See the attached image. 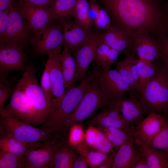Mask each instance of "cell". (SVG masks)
Here are the masks:
<instances>
[{"mask_svg":"<svg viewBox=\"0 0 168 168\" xmlns=\"http://www.w3.org/2000/svg\"><path fill=\"white\" fill-rule=\"evenodd\" d=\"M138 98L145 114L159 112L168 114V70L161 64Z\"/></svg>","mask_w":168,"mask_h":168,"instance_id":"7a4b0ae2","label":"cell"},{"mask_svg":"<svg viewBox=\"0 0 168 168\" xmlns=\"http://www.w3.org/2000/svg\"><path fill=\"white\" fill-rule=\"evenodd\" d=\"M79 0H54L49 7L52 20L61 21L73 16Z\"/></svg>","mask_w":168,"mask_h":168,"instance_id":"484cf974","label":"cell"},{"mask_svg":"<svg viewBox=\"0 0 168 168\" xmlns=\"http://www.w3.org/2000/svg\"><path fill=\"white\" fill-rule=\"evenodd\" d=\"M0 151L22 156L25 155L31 143L22 142L12 135L0 130Z\"/></svg>","mask_w":168,"mask_h":168,"instance_id":"4316f807","label":"cell"},{"mask_svg":"<svg viewBox=\"0 0 168 168\" xmlns=\"http://www.w3.org/2000/svg\"><path fill=\"white\" fill-rule=\"evenodd\" d=\"M133 168H148L146 158L141 155L140 158L133 166Z\"/></svg>","mask_w":168,"mask_h":168,"instance_id":"c3c4849f","label":"cell"},{"mask_svg":"<svg viewBox=\"0 0 168 168\" xmlns=\"http://www.w3.org/2000/svg\"><path fill=\"white\" fill-rule=\"evenodd\" d=\"M101 41L121 53L124 51L125 55L132 51L133 39L115 26L111 25L102 34Z\"/></svg>","mask_w":168,"mask_h":168,"instance_id":"ffe728a7","label":"cell"},{"mask_svg":"<svg viewBox=\"0 0 168 168\" xmlns=\"http://www.w3.org/2000/svg\"><path fill=\"white\" fill-rule=\"evenodd\" d=\"M40 86L47 101L51 105L52 94V86L49 65L47 62L45 64L41 77Z\"/></svg>","mask_w":168,"mask_h":168,"instance_id":"74e56055","label":"cell"},{"mask_svg":"<svg viewBox=\"0 0 168 168\" xmlns=\"http://www.w3.org/2000/svg\"><path fill=\"white\" fill-rule=\"evenodd\" d=\"M157 40L161 48L160 57L161 64L168 70V35L165 32L158 38Z\"/></svg>","mask_w":168,"mask_h":168,"instance_id":"60d3db41","label":"cell"},{"mask_svg":"<svg viewBox=\"0 0 168 168\" xmlns=\"http://www.w3.org/2000/svg\"><path fill=\"white\" fill-rule=\"evenodd\" d=\"M165 121V117L157 113L149 114L135 127L132 134L134 142L140 146L151 145L153 139L162 128Z\"/></svg>","mask_w":168,"mask_h":168,"instance_id":"5bb4252c","label":"cell"},{"mask_svg":"<svg viewBox=\"0 0 168 168\" xmlns=\"http://www.w3.org/2000/svg\"><path fill=\"white\" fill-rule=\"evenodd\" d=\"M96 74V69L93 66L91 71L78 85L66 90L59 106L51 113L40 128L48 129L62 128L80 103Z\"/></svg>","mask_w":168,"mask_h":168,"instance_id":"3957f363","label":"cell"},{"mask_svg":"<svg viewBox=\"0 0 168 168\" xmlns=\"http://www.w3.org/2000/svg\"><path fill=\"white\" fill-rule=\"evenodd\" d=\"M129 96H124L116 100L120 105V111L129 126L137 125L143 119L145 114L143 106L135 93L132 92Z\"/></svg>","mask_w":168,"mask_h":168,"instance_id":"d6986e66","label":"cell"},{"mask_svg":"<svg viewBox=\"0 0 168 168\" xmlns=\"http://www.w3.org/2000/svg\"><path fill=\"white\" fill-rule=\"evenodd\" d=\"M110 48L107 44L100 41L96 49L93 60L97 64V66L101 67L104 66Z\"/></svg>","mask_w":168,"mask_h":168,"instance_id":"f35d334b","label":"cell"},{"mask_svg":"<svg viewBox=\"0 0 168 168\" xmlns=\"http://www.w3.org/2000/svg\"><path fill=\"white\" fill-rule=\"evenodd\" d=\"M167 8H166V13H165L166 15V17L168 21V0H167Z\"/></svg>","mask_w":168,"mask_h":168,"instance_id":"f907efd6","label":"cell"},{"mask_svg":"<svg viewBox=\"0 0 168 168\" xmlns=\"http://www.w3.org/2000/svg\"><path fill=\"white\" fill-rule=\"evenodd\" d=\"M102 34L97 31H90L86 40L80 47L74 50L73 58L76 70L74 83L86 77L88 68L93 61L96 49L101 40Z\"/></svg>","mask_w":168,"mask_h":168,"instance_id":"30bf717a","label":"cell"},{"mask_svg":"<svg viewBox=\"0 0 168 168\" xmlns=\"http://www.w3.org/2000/svg\"><path fill=\"white\" fill-rule=\"evenodd\" d=\"M61 49L50 51L47 54L46 62L49 65L52 90L51 113L59 106L66 93L61 67Z\"/></svg>","mask_w":168,"mask_h":168,"instance_id":"8fae6325","label":"cell"},{"mask_svg":"<svg viewBox=\"0 0 168 168\" xmlns=\"http://www.w3.org/2000/svg\"><path fill=\"white\" fill-rule=\"evenodd\" d=\"M88 166L86 159L80 155L75 159L73 165V168H87Z\"/></svg>","mask_w":168,"mask_h":168,"instance_id":"7dc6e473","label":"cell"},{"mask_svg":"<svg viewBox=\"0 0 168 168\" xmlns=\"http://www.w3.org/2000/svg\"><path fill=\"white\" fill-rule=\"evenodd\" d=\"M89 7L90 3L87 0H79L73 17L76 23L90 31L93 22L90 21L88 16Z\"/></svg>","mask_w":168,"mask_h":168,"instance_id":"4dcf8cb0","label":"cell"},{"mask_svg":"<svg viewBox=\"0 0 168 168\" xmlns=\"http://www.w3.org/2000/svg\"><path fill=\"white\" fill-rule=\"evenodd\" d=\"M14 2V0H0V11L8 7Z\"/></svg>","mask_w":168,"mask_h":168,"instance_id":"681fc988","label":"cell"},{"mask_svg":"<svg viewBox=\"0 0 168 168\" xmlns=\"http://www.w3.org/2000/svg\"><path fill=\"white\" fill-rule=\"evenodd\" d=\"M60 133H68L67 139L63 143L64 146L75 147L83 141L85 133L82 126L79 124H75L71 126L67 130L63 132H59Z\"/></svg>","mask_w":168,"mask_h":168,"instance_id":"d6a6232c","label":"cell"},{"mask_svg":"<svg viewBox=\"0 0 168 168\" xmlns=\"http://www.w3.org/2000/svg\"><path fill=\"white\" fill-rule=\"evenodd\" d=\"M36 72L33 65H27L18 81L30 102L39 124H42L50 115L51 105L38 82L35 75Z\"/></svg>","mask_w":168,"mask_h":168,"instance_id":"5b68a950","label":"cell"},{"mask_svg":"<svg viewBox=\"0 0 168 168\" xmlns=\"http://www.w3.org/2000/svg\"><path fill=\"white\" fill-rule=\"evenodd\" d=\"M164 124L159 133L152 140L151 146L168 153V119L166 117Z\"/></svg>","mask_w":168,"mask_h":168,"instance_id":"d590c367","label":"cell"},{"mask_svg":"<svg viewBox=\"0 0 168 168\" xmlns=\"http://www.w3.org/2000/svg\"><path fill=\"white\" fill-rule=\"evenodd\" d=\"M119 104L115 99L93 119L92 122L101 129L108 127L125 129L130 126L120 113Z\"/></svg>","mask_w":168,"mask_h":168,"instance_id":"ac0fdd59","label":"cell"},{"mask_svg":"<svg viewBox=\"0 0 168 168\" xmlns=\"http://www.w3.org/2000/svg\"><path fill=\"white\" fill-rule=\"evenodd\" d=\"M24 47L14 44L0 43V72L8 74L13 71L22 72L26 65Z\"/></svg>","mask_w":168,"mask_h":168,"instance_id":"9a60e30c","label":"cell"},{"mask_svg":"<svg viewBox=\"0 0 168 168\" xmlns=\"http://www.w3.org/2000/svg\"><path fill=\"white\" fill-rule=\"evenodd\" d=\"M113 145L102 131L99 130L96 137L93 148L96 151L107 155L113 149Z\"/></svg>","mask_w":168,"mask_h":168,"instance_id":"8d00e7d4","label":"cell"},{"mask_svg":"<svg viewBox=\"0 0 168 168\" xmlns=\"http://www.w3.org/2000/svg\"><path fill=\"white\" fill-rule=\"evenodd\" d=\"M99 130L91 125L89 126L86 130L84 139L88 146L93 148L96 137Z\"/></svg>","mask_w":168,"mask_h":168,"instance_id":"7bdbcfd3","label":"cell"},{"mask_svg":"<svg viewBox=\"0 0 168 168\" xmlns=\"http://www.w3.org/2000/svg\"><path fill=\"white\" fill-rule=\"evenodd\" d=\"M165 33L168 35V23L166 28L165 30Z\"/></svg>","mask_w":168,"mask_h":168,"instance_id":"816d5d0a","label":"cell"},{"mask_svg":"<svg viewBox=\"0 0 168 168\" xmlns=\"http://www.w3.org/2000/svg\"><path fill=\"white\" fill-rule=\"evenodd\" d=\"M9 7L7 29L0 43L16 44L24 47L28 40L30 30L21 13L19 2L17 3L14 2Z\"/></svg>","mask_w":168,"mask_h":168,"instance_id":"9c48e42d","label":"cell"},{"mask_svg":"<svg viewBox=\"0 0 168 168\" xmlns=\"http://www.w3.org/2000/svg\"><path fill=\"white\" fill-rule=\"evenodd\" d=\"M0 168H26L24 155L0 151Z\"/></svg>","mask_w":168,"mask_h":168,"instance_id":"836d02e7","label":"cell"},{"mask_svg":"<svg viewBox=\"0 0 168 168\" xmlns=\"http://www.w3.org/2000/svg\"><path fill=\"white\" fill-rule=\"evenodd\" d=\"M109 13L113 25L133 39L141 33L158 37L168 23L165 13L152 0H99Z\"/></svg>","mask_w":168,"mask_h":168,"instance_id":"6da1fadb","label":"cell"},{"mask_svg":"<svg viewBox=\"0 0 168 168\" xmlns=\"http://www.w3.org/2000/svg\"><path fill=\"white\" fill-rule=\"evenodd\" d=\"M58 139L31 143L24 155L26 168H51L55 154L64 146Z\"/></svg>","mask_w":168,"mask_h":168,"instance_id":"52a82bcc","label":"cell"},{"mask_svg":"<svg viewBox=\"0 0 168 168\" xmlns=\"http://www.w3.org/2000/svg\"><path fill=\"white\" fill-rule=\"evenodd\" d=\"M133 39L132 51L138 58L153 62L160 58L161 52V44L150 33H141Z\"/></svg>","mask_w":168,"mask_h":168,"instance_id":"2e32d148","label":"cell"},{"mask_svg":"<svg viewBox=\"0 0 168 168\" xmlns=\"http://www.w3.org/2000/svg\"><path fill=\"white\" fill-rule=\"evenodd\" d=\"M0 130L19 141L31 143L52 140L57 138L60 129L37 128L12 115L4 109L0 110Z\"/></svg>","mask_w":168,"mask_h":168,"instance_id":"277c9868","label":"cell"},{"mask_svg":"<svg viewBox=\"0 0 168 168\" xmlns=\"http://www.w3.org/2000/svg\"><path fill=\"white\" fill-rule=\"evenodd\" d=\"M9 11V7L0 11V40L3 38L7 30Z\"/></svg>","mask_w":168,"mask_h":168,"instance_id":"b9f144b4","label":"cell"},{"mask_svg":"<svg viewBox=\"0 0 168 168\" xmlns=\"http://www.w3.org/2000/svg\"><path fill=\"white\" fill-rule=\"evenodd\" d=\"M141 155L146 159L148 168H168V153L151 145L140 146Z\"/></svg>","mask_w":168,"mask_h":168,"instance_id":"d4e9b609","label":"cell"},{"mask_svg":"<svg viewBox=\"0 0 168 168\" xmlns=\"http://www.w3.org/2000/svg\"><path fill=\"white\" fill-rule=\"evenodd\" d=\"M94 23L96 28L99 30H107L111 26L110 17L104 8H100L98 17Z\"/></svg>","mask_w":168,"mask_h":168,"instance_id":"ab89813d","label":"cell"},{"mask_svg":"<svg viewBox=\"0 0 168 168\" xmlns=\"http://www.w3.org/2000/svg\"><path fill=\"white\" fill-rule=\"evenodd\" d=\"M76 158L75 152L72 147L63 146L55 154L51 168H73Z\"/></svg>","mask_w":168,"mask_h":168,"instance_id":"f1b7e54d","label":"cell"},{"mask_svg":"<svg viewBox=\"0 0 168 168\" xmlns=\"http://www.w3.org/2000/svg\"><path fill=\"white\" fill-rule=\"evenodd\" d=\"M116 151L113 149L108 155L107 158L99 166L98 168H113L114 158Z\"/></svg>","mask_w":168,"mask_h":168,"instance_id":"bcb514c9","label":"cell"},{"mask_svg":"<svg viewBox=\"0 0 168 168\" xmlns=\"http://www.w3.org/2000/svg\"><path fill=\"white\" fill-rule=\"evenodd\" d=\"M69 19L61 21V27L65 44L74 50L84 43L90 31Z\"/></svg>","mask_w":168,"mask_h":168,"instance_id":"44dd1931","label":"cell"},{"mask_svg":"<svg viewBox=\"0 0 168 168\" xmlns=\"http://www.w3.org/2000/svg\"><path fill=\"white\" fill-rule=\"evenodd\" d=\"M12 115L27 123L39 124L30 102L18 80L8 105L4 108Z\"/></svg>","mask_w":168,"mask_h":168,"instance_id":"4fadbf2b","label":"cell"},{"mask_svg":"<svg viewBox=\"0 0 168 168\" xmlns=\"http://www.w3.org/2000/svg\"><path fill=\"white\" fill-rule=\"evenodd\" d=\"M125 55L123 60L116 62L115 69L120 73L125 81L132 87L133 91L137 94L138 87L133 77L130 67L131 53Z\"/></svg>","mask_w":168,"mask_h":168,"instance_id":"1f68e13d","label":"cell"},{"mask_svg":"<svg viewBox=\"0 0 168 168\" xmlns=\"http://www.w3.org/2000/svg\"><path fill=\"white\" fill-rule=\"evenodd\" d=\"M7 75L6 73L0 72V110L5 107L6 102L13 94L17 84L14 85L9 80Z\"/></svg>","mask_w":168,"mask_h":168,"instance_id":"e575fe53","label":"cell"},{"mask_svg":"<svg viewBox=\"0 0 168 168\" xmlns=\"http://www.w3.org/2000/svg\"><path fill=\"white\" fill-rule=\"evenodd\" d=\"M96 66V77L101 91L107 98L112 101L126 93L134 92L117 70L104 69Z\"/></svg>","mask_w":168,"mask_h":168,"instance_id":"ba28073f","label":"cell"},{"mask_svg":"<svg viewBox=\"0 0 168 168\" xmlns=\"http://www.w3.org/2000/svg\"><path fill=\"white\" fill-rule=\"evenodd\" d=\"M136 65L138 78V89L136 95L138 98L146 84L161 66V63L158 61L153 63L149 61L138 58Z\"/></svg>","mask_w":168,"mask_h":168,"instance_id":"cb8c5ba5","label":"cell"},{"mask_svg":"<svg viewBox=\"0 0 168 168\" xmlns=\"http://www.w3.org/2000/svg\"><path fill=\"white\" fill-rule=\"evenodd\" d=\"M135 126L131 125L125 129L108 127L102 129L108 139L118 149L122 145L133 138Z\"/></svg>","mask_w":168,"mask_h":168,"instance_id":"83f0119b","label":"cell"},{"mask_svg":"<svg viewBox=\"0 0 168 168\" xmlns=\"http://www.w3.org/2000/svg\"><path fill=\"white\" fill-rule=\"evenodd\" d=\"M96 76V74L78 105L61 128L62 132H65L73 124L81 123L97 110L112 104V101L107 98L101 91Z\"/></svg>","mask_w":168,"mask_h":168,"instance_id":"8992f818","label":"cell"},{"mask_svg":"<svg viewBox=\"0 0 168 168\" xmlns=\"http://www.w3.org/2000/svg\"><path fill=\"white\" fill-rule=\"evenodd\" d=\"M26 4L36 6L49 7L54 0H21Z\"/></svg>","mask_w":168,"mask_h":168,"instance_id":"f6af8a7d","label":"cell"},{"mask_svg":"<svg viewBox=\"0 0 168 168\" xmlns=\"http://www.w3.org/2000/svg\"><path fill=\"white\" fill-rule=\"evenodd\" d=\"M100 7L96 2L92 1L90 3V7L88 11V16L91 21L94 22L98 17Z\"/></svg>","mask_w":168,"mask_h":168,"instance_id":"ee69618b","label":"cell"},{"mask_svg":"<svg viewBox=\"0 0 168 168\" xmlns=\"http://www.w3.org/2000/svg\"><path fill=\"white\" fill-rule=\"evenodd\" d=\"M21 13L30 30L35 33L34 40H39L52 21L49 7L29 5L19 1Z\"/></svg>","mask_w":168,"mask_h":168,"instance_id":"7c38bea8","label":"cell"},{"mask_svg":"<svg viewBox=\"0 0 168 168\" xmlns=\"http://www.w3.org/2000/svg\"><path fill=\"white\" fill-rule=\"evenodd\" d=\"M61 67L65 87L68 90L73 86L76 66L74 58L71 54V49L66 44L61 53Z\"/></svg>","mask_w":168,"mask_h":168,"instance_id":"603a6c76","label":"cell"},{"mask_svg":"<svg viewBox=\"0 0 168 168\" xmlns=\"http://www.w3.org/2000/svg\"><path fill=\"white\" fill-rule=\"evenodd\" d=\"M41 36L39 40H34L33 42L35 51L40 55L61 48L64 41L61 27L56 24L51 23Z\"/></svg>","mask_w":168,"mask_h":168,"instance_id":"e0dca14e","label":"cell"},{"mask_svg":"<svg viewBox=\"0 0 168 168\" xmlns=\"http://www.w3.org/2000/svg\"><path fill=\"white\" fill-rule=\"evenodd\" d=\"M85 141L75 147L80 155L86 160L89 166L92 168H98L107 158L108 155L97 151H91Z\"/></svg>","mask_w":168,"mask_h":168,"instance_id":"f546056e","label":"cell"},{"mask_svg":"<svg viewBox=\"0 0 168 168\" xmlns=\"http://www.w3.org/2000/svg\"><path fill=\"white\" fill-rule=\"evenodd\" d=\"M132 138L120 147L115 152L113 168H133L141 156L140 148L136 149Z\"/></svg>","mask_w":168,"mask_h":168,"instance_id":"7402d4cb","label":"cell"}]
</instances>
